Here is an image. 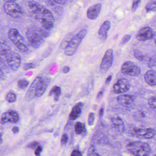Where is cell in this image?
I'll list each match as a JSON object with an SVG mask.
<instances>
[{"label": "cell", "mask_w": 156, "mask_h": 156, "mask_svg": "<svg viewBox=\"0 0 156 156\" xmlns=\"http://www.w3.org/2000/svg\"><path fill=\"white\" fill-rule=\"evenodd\" d=\"M50 82L49 78L37 77L33 81L26 94V100L30 101L35 97L38 98L42 96Z\"/></svg>", "instance_id": "obj_1"}, {"label": "cell", "mask_w": 156, "mask_h": 156, "mask_svg": "<svg viewBox=\"0 0 156 156\" xmlns=\"http://www.w3.org/2000/svg\"><path fill=\"white\" fill-rule=\"evenodd\" d=\"M26 35L29 44L34 48H38L43 44L44 37H47L49 33L45 30L30 28Z\"/></svg>", "instance_id": "obj_2"}, {"label": "cell", "mask_w": 156, "mask_h": 156, "mask_svg": "<svg viewBox=\"0 0 156 156\" xmlns=\"http://www.w3.org/2000/svg\"><path fill=\"white\" fill-rule=\"evenodd\" d=\"M86 29H82L74 36L67 44L65 48V54L66 55L71 56L77 52L78 48L82 42L83 38L87 34Z\"/></svg>", "instance_id": "obj_3"}, {"label": "cell", "mask_w": 156, "mask_h": 156, "mask_svg": "<svg viewBox=\"0 0 156 156\" xmlns=\"http://www.w3.org/2000/svg\"><path fill=\"white\" fill-rule=\"evenodd\" d=\"M127 148L130 153L135 156H149L151 152L150 146L141 141L129 143Z\"/></svg>", "instance_id": "obj_4"}, {"label": "cell", "mask_w": 156, "mask_h": 156, "mask_svg": "<svg viewBox=\"0 0 156 156\" xmlns=\"http://www.w3.org/2000/svg\"><path fill=\"white\" fill-rule=\"evenodd\" d=\"M35 18L40 20L42 26L45 30H49L53 28L55 23V18L51 12L48 9L43 7Z\"/></svg>", "instance_id": "obj_5"}, {"label": "cell", "mask_w": 156, "mask_h": 156, "mask_svg": "<svg viewBox=\"0 0 156 156\" xmlns=\"http://www.w3.org/2000/svg\"><path fill=\"white\" fill-rule=\"evenodd\" d=\"M8 37L13 44L21 52H25L28 48L24 43V39L17 29H11L8 33Z\"/></svg>", "instance_id": "obj_6"}, {"label": "cell", "mask_w": 156, "mask_h": 156, "mask_svg": "<svg viewBox=\"0 0 156 156\" xmlns=\"http://www.w3.org/2000/svg\"><path fill=\"white\" fill-rule=\"evenodd\" d=\"M4 9L5 12L13 18H19L23 14L22 8L15 2H6Z\"/></svg>", "instance_id": "obj_7"}, {"label": "cell", "mask_w": 156, "mask_h": 156, "mask_svg": "<svg viewBox=\"0 0 156 156\" xmlns=\"http://www.w3.org/2000/svg\"><path fill=\"white\" fill-rule=\"evenodd\" d=\"M123 74L130 76H138L141 74V70L139 66L132 61L125 62L121 68Z\"/></svg>", "instance_id": "obj_8"}, {"label": "cell", "mask_w": 156, "mask_h": 156, "mask_svg": "<svg viewBox=\"0 0 156 156\" xmlns=\"http://www.w3.org/2000/svg\"><path fill=\"white\" fill-rule=\"evenodd\" d=\"M6 63L12 70H17L21 64V58L19 54L9 51L5 56Z\"/></svg>", "instance_id": "obj_9"}, {"label": "cell", "mask_w": 156, "mask_h": 156, "mask_svg": "<svg viewBox=\"0 0 156 156\" xmlns=\"http://www.w3.org/2000/svg\"><path fill=\"white\" fill-rule=\"evenodd\" d=\"M113 50L112 49H108L105 52L101 63V70L102 72H106L111 67L113 63Z\"/></svg>", "instance_id": "obj_10"}, {"label": "cell", "mask_w": 156, "mask_h": 156, "mask_svg": "<svg viewBox=\"0 0 156 156\" xmlns=\"http://www.w3.org/2000/svg\"><path fill=\"white\" fill-rule=\"evenodd\" d=\"M131 87L129 80L122 78L119 79L113 86V91L115 94H122L128 91Z\"/></svg>", "instance_id": "obj_11"}, {"label": "cell", "mask_w": 156, "mask_h": 156, "mask_svg": "<svg viewBox=\"0 0 156 156\" xmlns=\"http://www.w3.org/2000/svg\"><path fill=\"white\" fill-rule=\"evenodd\" d=\"M155 36L154 32L151 27H147L139 30L136 35L138 41H145L153 39Z\"/></svg>", "instance_id": "obj_12"}, {"label": "cell", "mask_w": 156, "mask_h": 156, "mask_svg": "<svg viewBox=\"0 0 156 156\" xmlns=\"http://www.w3.org/2000/svg\"><path fill=\"white\" fill-rule=\"evenodd\" d=\"M19 120V115L15 111H9L4 113L1 116L0 122L5 124L8 122L16 123Z\"/></svg>", "instance_id": "obj_13"}, {"label": "cell", "mask_w": 156, "mask_h": 156, "mask_svg": "<svg viewBox=\"0 0 156 156\" xmlns=\"http://www.w3.org/2000/svg\"><path fill=\"white\" fill-rule=\"evenodd\" d=\"M135 135L137 137L145 139H151L156 135V131L153 128H135L134 129Z\"/></svg>", "instance_id": "obj_14"}, {"label": "cell", "mask_w": 156, "mask_h": 156, "mask_svg": "<svg viewBox=\"0 0 156 156\" xmlns=\"http://www.w3.org/2000/svg\"><path fill=\"white\" fill-rule=\"evenodd\" d=\"M117 101L120 105L124 107H130L134 102V98L132 95L125 94L119 95L117 97Z\"/></svg>", "instance_id": "obj_15"}, {"label": "cell", "mask_w": 156, "mask_h": 156, "mask_svg": "<svg viewBox=\"0 0 156 156\" xmlns=\"http://www.w3.org/2000/svg\"><path fill=\"white\" fill-rule=\"evenodd\" d=\"M102 5L96 4L91 6L87 11V17L90 20H95L99 16L101 10Z\"/></svg>", "instance_id": "obj_16"}, {"label": "cell", "mask_w": 156, "mask_h": 156, "mask_svg": "<svg viewBox=\"0 0 156 156\" xmlns=\"http://www.w3.org/2000/svg\"><path fill=\"white\" fill-rule=\"evenodd\" d=\"M111 23L109 21H106L101 26L98 32L99 37L101 40H104L107 39L108 32L111 28Z\"/></svg>", "instance_id": "obj_17"}, {"label": "cell", "mask_w": 156, "mask_h": 156, "mask_svg": "<svg viewBox=\"0 0 156 156\" xmlns=\"http://www.w3.org/2000/svg\"><path fill=\"white\" fill-rule=\"evenodd\" d=\"M83 104L82 102H79L73 107L69 115V119L71 121H74L80 117L83 108Z\"/></svg>", "instance_id": "obj_18"}, {"label": "cell", "mask_w": 156, "mask_h": 156, "mask_svg": "<svg viewBox=\"0 0 156 156\" xmlns=\"http://www.w3.org/2000/svg\"><path fill=\"white\" fill-rule=\"evenodd\" d=\"M112 123L114 129L119 133H123L125 129L124 123L122 119L118 116H114L111 119Z\"/></svg>", "instance_id": "obj_19"}, {"label": "cell", "mask_w": 156, "mask_h": 156, "mask_svg": "<svg viewBox=\"0 0 156 156\" xmlns=\"http://www.w3.org/2000/svg\"><path fill=\"white\" fill-rule=\"evenodd\" d=\"M144 80L146 83L150 86H155L156 73L154 70H148L144 75Z\"/></svg>", "instance_id": "obj_20"}, {"label": "cell", "mask_w": 156, "mask_h": 156, "mask_svg": "<svg viewBox=\"0 0 156 156\" xmlns=\"http://www.w3.org/2000/svg\"><path fill=\"white\" fill-rule=\"evenodd\" d=\"M28 7L35 17L38 15L44 6L35 1H30L28 3Z\"/></svg>", "instance_id": "obj_21"}, {"label": "cell", "mask_w": 156, "mask_h": 156, "mask_svg": "<svg viewBox=\"0 0 156 156\" xmlns=\"http://www.w3.org/2000/svg\"><path fill=\"white\" fill-rule=\"evenodd\" d=\"M61 90L60 87L56 85L51 89V90L49 92V96L54 95L55 101H58L59 99L60 94H61Z\"/></svg>", "instance_id": "obj_22"}, {"label": "cell", "mask_w": 156, "mask_h": 156, "mask_svg": "<svg viewBox=\"0 0 156 156\" xmlns=\"http://www.w3.org/2000/svg\"><path fill=\"white\" fill-rule=\"evenodd\" d=\"M75 133L78 135L84 133L86 132L85 125L81 122H77L74 126Z\"/></svg>", "instance_id": "obj_23"}, {"label": "cell", "mask_w": 156, "mask_h": 156, "mask_svg": "<svg viewBox=\"0 0 156 156\" xmlns=\"http://www.w3.org/2000/svg\"><path fill=\"white\" fill-rule=\"evenodd\" d=\"M156 8V0H150L146 6V10L147 12L155 11Z\"/></svg>", "instance_id": "obj_24"}, {"label": "cell", "mask_w": 156, "mask_h": 156, "mask_svg": "<svg viewBox=\"0 0 156 156\" xmlns=\"http://www.w3.org/2000/svg\"><path fill=\"white\" fill-rule=\"evenodd\" d=\"M134 55L135 57L140 61H143L145 60V56L143 55L141 51L138 49H136L134 51Z\"/></svg>", "instance_id": "obj_25"}, {"label": "cell", "mask_w": 156, "mask_h": 156, "mask_svg": "<svg viewBox=\"0 0 156 156\" xmlns=\"http://www.w3.org/2000/svg\"><path fill=\"white\" fill-rule=\"evenodd\" d=\"M5 100L9 103L15 102L16 100V95L13 93H9L5 96Z\"/></svg>", "instance_id": "obj_26"}, {"label": "cell", "mask_w": 156, "mask_h": 156, "mask_svg": "<svg viewBox=\"0 0 156 156\" xmlns=\"http://www.w3.org/2000/svg\"><path fill=\"white\" fill-rule=\"evenodd\" d=\"M18 87L21 89H24L26 88L29 84V82L25 79H21L18 81L17 82Z\"/></svg>", "instance_id": "obj_27"}, {"label": "cell", "mask_w": 156, "mask_h": 156, "mask_svg": "<svg viewBox=\"0 0 156 156\" xmlns=\"http://www.w3.org/2000/svg\"><path fill=\"white\" fill-rule=\"evenodd\" d=\"M148 105L150 108L155 109L156 108V96H153L148 100Z\"/></svg>", "instance_id": "obj_28"}, {"label": "cell", "mask_w": 156, "mask_h": 156, "mask_svg": "<svg viewBox=\"0 0 156 156\" xmlns=\"http://www.w3.org/2000/svg\"><path fill=\"white\" fill-rule=\"evenodd\" d=\"M95 121V114L94 113L90 112L88 116V124L90 126H92L94 124Z\"/></svg>", "instance_id": "obj_29"}, {"label": "cell", "mask_w": 156, "mask_h": 156, "mask_svg": "<svg viewBox=\"0 0 156 156\" xmlns=\"http://www.w3.org/2000/svg\"><path fill=\"white\" fill-rule=\"evenodd\" d=\"M88 156H101L98 153H96V149L93 146H91L88 151Z\"/></svg>", "instance_id": "obj_30"}, {"label": "cell", "mask_w": 156, "mask_h": 156, "mask_svg": "<svg viewBox=\"0 0 156 156\" xmlns=\"http://www.w3.org/2000/svg\"><path fill=\"white\" fill-rule=\"evenodd\" d=\"M141 2V0H133L132 7V10L133 12H135L136 11Z\"/></svg>", "instance_id": "obj_31"}, {"label": "cell", "mask_w": 156, "mask_h": 156, "mask_svg": "<svg viewBox=\"0 0 156 156\" xmlns=\"http://www.w3.org/2000/svg\"><path fill=\"white\" fill-rule=\"evenodd\" d=\"M132 38V36L131 35L127 34L125 35L122 38V41H121V44L122 45L125 44L126 43H128L130 39Z\"/></svg>", "instance_id": "obj_32"}, {"label": "cell", "mask_w": 156, "mask_h": 156, "mask_svg": "<svg viewBox=\"0 0 156 156\" xmlns=\"http://www.w3.org/2000/svg\"><path fill=\"white\" fill-rule=\"evenodd\" d=\"M68 140V136L66 133H64L62 135L61 139V143L62 145H65L67 143Z\"/></svg>", "instance_id": "obj_33"}, {"label": "cell", "mask_w": 156, "mask_h": 156, "mask_svg": "<svg viewBox=\"0 0 156 156\" xmlns=\"http://www.w3.org/2000/svg\"><path fill=\"white\" fill-rule=\"evenodd\" d=\"M34 65L33 63H27L24 65V70H27L29 69H33L34 68Z\"/></svg>", "instance_id": "obj_34"}, {"label": "cell", "mask_w": 156, "mask_h": 156, "mask_svg": "<svg viewBox=\"0 0 156 156\" xmlns=\"http://www.w3.org/2000/svg\"><path fill=\"white\" fill-rule=\"evenodd\" d=\"M38 145H39V144L37 142L34 141L27 145V147L31 148V149H34V148H37Z\"/></svg>", "instance_id": "obj_35"}, {"label": "cell", "mask_w": 156, "mask_h": 156, "mask_svg": "<svg viewBox=\"0 0 156 156\" xmlns=\"http://www.w3.org/2000/svg\"><path fill=\"white\" fill-rule=\"evenodd\" d=\"M148 66L149 67L151 68L152 67H154L156 65V61L155 59H153V58H151L148 60Z\"/></svg>", "instance_id": "obj_36"}, {"label": "cell", "mask_w": 156, "mask_h": 156, "mask_svg": "<svg viewBox=\"0 0 156 156\" xmlns=\"http://www.w3.org/2000/svg\"><path fill=\"white\" fill-rule=\"evenodd\" d=\"M42 148L41 147L38 146L34 151V154L36 156H40V153L42 152Z\"/></svg>", "instance_id": "obj_37"}, {"label": "cell", "mask_w": 156, "mask_h": 156, "mask_svg": "<svg viewBox=\"0 0 156 156\" xmlns=\"http://www.w3.org/2000/svg\"><path fill=\"white\" fill-rule=\"evenodd\" d=\"M71 156H82V154L78 150H75L72 151Z\"/></svg>", "instance_id": "obj_38"}, {"label": "cell", "mask_w": 156, "mask_h": 156, "mask_svg": "<svg viewBox=\"0 0 156 156\" xmlns=\"http://www.w3.org/2000/svg\"><path fill=\"white\" fill-rule=\"evenodd\" d=\"M103 93H104L103 90H101L99 92V93H98V95H97V100H98V101H100V100L101 99L103 98Z\"/></svg>", "instance_id": "obj_39"}, {"label": "cell", "mask_w": 156, "mask_h": 156, "mask_svg": "<svg viewBox=\"0 0 156 156\" xmlns=\"http://www.w3.org/2000/svg\"><path fill=\"white\" fill-rule=\"evenodd\" d=\"M70 71V67L67 66L64 67L63 69H62V72L65 74L68 73Z\"/></svg>", "instance_id": "obj_40"}, {"label": "cell", "mask_w": 156, "mask_h": 156, "mask_svg": "<svg viewBox=\"0 0 156 156\" xmlns=\"http://www.w3.org/2000/svg\"><path fill=\"white\" fill-rule=\"evenodd\" d=\"M53 1L56 3L63 5L66 3L67 0H53Z\"/></svg>", "instance_id": "obj_41"}, {"label": "cell", "mask_w": 156, "mask_h": 156, "mask_svg": "<svg viewBox=\"0 0 156 156\" xmlns=\"http://www.w3.org/2000/svg\"><path fill=\"white\" fill-rule=\"evenodd\" d=\"M112 79V75L109 76L107 78L106 81H105V83H106V84H109V83H111Z\"/></svg>", "instance_id": "obj_42"}, {"label": "cell", "mask_w": 156, "mask_h": 156, "mask_svg": "<svg viewBox=\"0 0 156 156\" xmlns=\"http://www.w3.org/2000/svg\"><path fill=\"white\" fill-rule=\"evenodd\" d=\"M103 114H104V108L103 107H102L100 109V112H99V116L100 118H101L103 116Z\"/></svg>", "instance_id": "obj_43"}, {"label": "cell", "mask_w": 156, "mask_h": 156, "mask_svg": "<svg viewBox=\"0 0 156 156\" xmlns=\"http://www.w3.org/2000/svg\"><path fill=\"white\" fill-rule=\"evenodd\" d=\"M12 131H13V132L14 133H17L19 132V127H17V126H15V127H14L13 128V129H12Z\"/></svg>", "instance_id": "obj_44"}, {"label": "cell", "mask_w": 156, "mask_h": 156, "mask_svg": "<svg viewBox=\"0 0 156 156\" xmlns=\"http://www.w3.org/2000/svg\"><path fill=\"white\" fill-rule=\"evenodd\" d=\"M4 76V73L3 72L2 70L0 69V80H1L2 78Z\"/></svg>", "instance_id": "obj_45"}, {"label": "cell", "mask_w": 156, "mask_h": 156, "mask_svg": "<svg viewBox=\"0 0 156 156\" xmlns=\"http://www.w3.org/2000/svg\"><path fill=\"white\" fill-rule=\"evenodd\" d=\"M5 1H6V2H15L17 0H5Z\"/></svg>", "instance_id": "obj_46"}, {"label": "cell", "mask_w": 156, "mask_h": 156, "mask_svg": "<svg viewBox=\"0 0 156 156\" xmlns=\"http://www.w3.org/2000/svg\"><path fill=\"white\" fill-rule=\"evenodd\" d=\"M2 135L0 134V142H1V141H2Z\"/></svg>", "instance_id": "obj_47"}, {"label": "cell", "mask_w": 156, "mask_h": 156, "mask_svg": "<svg viewBox=\"0 0 156 156\" xmlns=\"http://www.w3.org/2000/svg\"><path fill=\"white\" fill-rule=\"evenodd\" d=\"M153 156H156V155H154Z\"/></svg>", "instance_id": "obj_48"}]
</instances>
